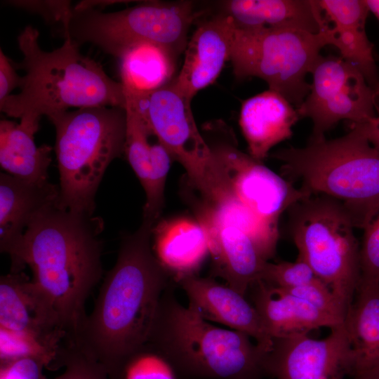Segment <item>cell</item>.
<instances>
[{
    "instance_id": "obj_1",
    "label": "cell",
    "mask_w": 379,
    "mask_h": 379,
    "mask_svg": "<svg viewBox=\"0 0 379 379\" xmlns=\"http://www.w3.org/2000/svg\"><path fill=\"white\" fill-rule=\"evenodd\" d=\"M154 224L143 219L122 237L92 312L67 340L100 363L110 379H120L127 361L146 346L161 295L173 281L152 251Z\"/></svg>"
},
{
    "instance_id": "obj_2",
    "label": "cell",
    "mask_w": 379,
    "mask_h": 379,
    "mask_svg": "<svg viewBox=\"0 0 379 379\" xmlns=\"http://www.w3.org/2000/svg\"><path fill=\"white\" fill-rule=\"evenodd\" d=\"M104 228L100 218L63 209L54 204L26 229L20 252L22 270L51 302L70 338L86 316L85 303L102 277Z\"/></svg>"
},
{
    "instance_id": "obj_3",
    "label": "cell",
    "mask_w": 379,
    "mask_h": 379,
    "mask_svg": "<svg viewBox=\"0 0 379 379\" xmlns=\"http://www.w3.org/2000/svg\"><path fill=\"white\" fill-rule=\"evenodd\" d=\"M39 34L28 25L18 36L22 53L15 65L25 72L20 92L0 102V109L8 117L39 121L69 108L120 107L126 109L124 86L110 78L102 66L83 55L79 44L67 34L61 46L42 50Z\"/></svg>"
},
{
    "instance_id": "obj_4",
    "label": "cell",
    "mask_w": 379,
    "mask_h": 379,
    "mask_svg": "<svg viewBox=\"0 0 379 379\" xmlns=\"http://www.w3.org/2000/svg\"><path fill=\"white\" fill-rule=\"evenodd\" d=\"M163 293L146 346L166 359L182 379H262L267 352L247 334L214 326L174 293Z\"/></svg>"
},
{
    "instance_id": "obj_5",
    "label": "cell",
    "mask_w": 379,
    "mask_h": 379,
    "mask_svg": "<svg viewBox=\"0 0 379 379\" xmlns=\"http://www.w3.org/2000/svg\"><path fill=\"white\" fill-rule=\"evenodd\" d=\"M272 157L304 191L342 203L356 227L363 229L379 209V151L355 126L342 137L310 138L303 147L283 148Z\"/></svg>"
},
{
    "instance_id": "obj_6",
    "label": "cell",
    "mask_w": 379,
    "mask_h": 379,
    "mask_svg": "<svg viewBox=\"0 0 379 379\" xmlns=\"http://www.w3.org/2000/svg\"><path fill=\"white\" fill-rule=\"evenodd\" d=\"M55 152L59 173L58 205L93 215L95 197L104 173L124 152L126 109L90 107L56 114Z\"/></svg>"
},
{
    "instance_id": "obj_7",
    "label": "cell",
    "mask_w": 379,
    "mask_h": 379,
    "mask_svg": "<svg viewBox=\"0 0 379 379\" xmlns=\"http://www.w3.org/2000/svg\"><path fill=\"white\" fill-rule=\"evenodd\" d=\"M288 211L298 256L331 288L347 314L361 278L360 245L352 215L342 203L322 194H307Z\"/></svg>"
},
{
    "instance_id": "obj_8",
    "label": "cell",
    "mask_w": 379,
    "mask_h": 379,
    "mask_svg": "<svg viewBox=\"0 0 379 379\" xmlns=\"http://www.w3.org/2000/svg\"><path fill=\"white\" fill-rule=\"evenodd\" d=\"M201 13L190 1H144L114 12L73 7L60 32L79 45L92 44L117 58L133 46L147 43L178 58L185 50L191 25Z\"/></svg>"
},
{
    "instance_id": "obj_9",
    "label": "cell",
    "mask_w": 379,
    "mask_h": 379,
    "mask_svg": "<svg viewBox=\"0 0 379 379\" xmlns=\"http://www.w3.org/2000/svg\"><path fill=\"white\" fill-rule=\"evenodd\" d=\"M173 81V80H172ZM133 109L186 171L203 203L215 205L230 194L221 168L196 124L191 100L171 81L147 92L124 90Z\"/></svg>"
},
{
    "instance_id": "obj_10",
    "label": "cell",
    "mask_w": 379,
    "mask_h": 379,
    "mask_svg": "<svg viewBox=\"0 0 379 379\" xmlns=\"http://www.w3.org/2000/svg\"><path fill=\"white\" fill-rule=\"evenodd\" d=\"M327 45L326 31L312 34L284 28H236L230 61L237 78L262 79L270 90L298 109L310 91L306 77Z\"/></svg>"
},
{
    "instance_id": "obj_11",
    "label": "cell",
    "mask_w": 379,
    "mask_h": 379,
    "mask_svg": "<svg viewBox=\"0 0 379 379\" xmlns=\"http://www.w3.org/2000/svg\"><path fill=\"white\" fill-rule=\"evenodd\" d=\"M205 138L222 171L230 195L268 222L278 226L280 215L310 194L241 151L226 125L206 127Z\"/></svg>"
},
{
    "instance_id": "obj_12",
    "label": "cell",
    "mask_w": 379,
    "mask_h": 379,
    "mask_svg": "<svg viewBox=\"0 0 379 379\" xmlns=\"http://www.w3.org/2000/svg\"><path fill=\"white\" fill-rule=\"evenodd\" d=\"M311 74L309 93L297 111L300 118L311 119L312 139L324 138L341 120L361 124L375 116L374 89L342 58L321 55Z\"/></svg>"
},
{
    "instance_id": "obj_13",
    "label": "cell",
    "mask_w": 379,
    "mask_h": 379,
    "mask_svg": "<svg viewBox=\"0 0 379 379\" xmlns=\"http://www.w3.org/2000/svg\"><path fill=\"white\" fill-rule=\"evenodd\" d=\"M266 376L275 379H345L352 376L354 357L345 323L324 338L308 334L272 339L265 353Z\"/></svg>"
},
{
    "instance_id": "obj_14",
    "label": "cell",
    "mask_w": 379,
    "mask_h": 379,
    "mask_svg": "<svg viewBox=\"0 0 379 379\" xmlns=\"http://www.w3.org/2000/svg\"><path fill=\"white\" fill-rule=\"evenodd\" d=\"M236 34L232 18L222 13L201 22L189 39L174 86L192 100L212 84L230 60Z\"/></svg>"
},
{
    "instance_id": "obj_15",
    "label": "cell",
    "mask_w": 379,
    "mask_h": 379,
    "mask_svg": "<svg viewBox=\"0 0 379 379\" xmlns=\"http://www.w3.org/2000/svg\"><path fill=\"white\" fill-rule=\"evenodd\" d=\"M0 327L56 345L67 337L53 305L22 272L0 278Z\"/></svg>"
},
{
    "instance_id": "obj_16",
    "label": "cell",
    "mask_w": 379,
    "mask_h": 379,
    "mask_svg": "<svg viewBox=\"0 0 379 379\" xmlns=\"http://www.w3.org/2000/svg\"><path fill=\"white\" fill-rule=\"evenodd\" d=\"M175 283L186 293L188 305L206 320L243 332L265 351L270 350L272 339L266 331L258 311L245 295L211 276H187Z\"/></svg>"
},
{
    "instance_id": "obj_17",
    "label": "cell",
    "mask_w": 379,
    "mask_h": 379,
    "mask_svg": "<svg viewBox=\"0 0 379 379\" xmlns=\"http://www.w3.org/2000/svg\"><path fill=\"white\" fill-rule=\"evenodd\" d=\"M58 186L33 183L0 173V251L9 255L11 272H22L20 257L25 232L46 208L58 203Z\"/></svg>"
},
{
    "instance_id": "obj_18",
    "label": "cell",
    "mask_w": 379,
    "mask_h": 379,
    "mask_svg": "<svg viewBox=\"0 0 379 379\" xmlns=\"http://www.w3.org/2000/svg\"><path fill=\"white\" fill-rule=\"evenodd\" d=\"M124 153L146 194L143 219L157 222L164 205V190L173 159L139 115L126 106Z\"/></svg>"
},
{
    "instance_id": "obj_19",
    "label": "cell",
    "mask_w": 379,
    "mask_h": 379,
    "mask_svg": "<svg viewBox=\"0 0 379 379\" xmlns=\"http://www.w3.org/2000/svg\"><path fill=\"white\" fill-rule=\"evenodd\" d=\"M248 291L250 302L272 339L308 334L322 327L332 328L344 324L304 300L261 279L253 283Z\"/></svg>"
},
{
    "instance_id": "obj_20",
    "label": "cell",
    "mask_w": 379,
    "mask_h": 379,
    "mask_svg": "<svg viewBox=\"0 0 379 379\" xmlns=\"http://www.w3.org/2000/svg\"><path fill=\"white\" fill-rule=\"evenodd\" d=\"M208 239L212 260L211 277H219L243 295L260 279L266 261L252 239L237 227L198 218Z\"/></svg>"
},
{
    "instance_id": "obj_21",
    "label": "cell",
    "mask_w": 379,
    "mask_h": 379,
    "mask_svg": "<svg viewBox=\"0 0 379 379\" xmlns=\"http://www.w3.org/2000/svg\"><path fill=\"white\" fill-rule=\"evenodd\" d=\"M329 25L328 45L335 46L341 58L357 68L373 89L379 77L373 53V44L366 33L369 12L366 0H318Z\"/></svg>"
},
{
    "instance_id": "obj_22",
    "label": "cell",
    "mask_w": 379,
    "mask_h": 379,
    "mask_svg": "<svg viewBox=\"0 0 379 379\" xmlns=\"http://www.w3.org/2000/svg\"><path fill=\"white\" fill-rule=\"evenodd\" d=\"M239 29L284 28L319 34L329 25L318 0H229L221 3Z\"/></svg>"
},
{
    "instance_id": "obj_23",
    "label": "cell",
    "mask_w": 379,
    "mask_h": 379,
    "mask_svg": "<svg viewBox=\"0 0 379 379\" xmlns=\"http://www.w3.org/2000/svg\"><path fill=\"white\" fill-rule=\"evenodd\" d=\"M152 239L154 255L175 283L198 275L209 255L207 233L198 219L178 217L159 221L152 227Z\"/></svg>"
},
{
    "instance_id": "obj_24",
    "label": "cell",
    "mask_w": 379,
    "mask_h": 379,
    "mask_svg": "<svg viewBox=\"0 0 379 379\" xmlns=\"http://www.w3.org/2000/svg\"><path fill=\"white\" fill-rule=\"evenodd\" d=\"M300 118L295 107L270 89L244 100L239 125L249 154L262 162L272 147L291 138L292 128Z\"/></svg>"
},
{
    "instance_id": "obj_25",
    "label": "cell",
    "mask_w": 379,
    "mask_h": 379,
    "mask_svg": "<svg viewBox=\"0 0 379 379\" xmlns=\"http://www.w3.org/2000/svg\"><path fill=\"white\" fill-rule=\"evenodd\" d=\"M39 122L20 119L19 124L0 121V165L5 173L33 183L48 182L52 147L36 146L34 135Z\"/></svg>"
},
{
    "instance_id": "obj_26",
    "label": "cell",
    "mask_w": 379,
    "mask_h": 379,
    "mask_svg": "<svg viewBox=\"0 0 379 379\" xmlns=\"http://www.w3.org/2000/svg\"><path fill=\"white\" fill-rule=\"evenodd\" d=\"M344 323L354 357L352 376L379 366V284H359Z\"/></svg>"
},
{
    "instance_id": "obj_27",
    "label": "cell",
    "mask_w": 379,
    "mask_h": 379,
    "mask_svg": "<svg viewBox=\"0 0 379 379\" xmlns=\"http://www.w3.org/2000/svg\"><path fill=\"white\" fill-rule=\"evenodd\" d=\"M118 58L120 82L126 91H151L166 86L174 79L178 58L159 46L137 44Z\"/></svg>"
},
{
    "instance_id": "obj_28",
    "label": "cell",
    "mask_w": 379,
    "mask_h": 379,
    "mask_svg": "<svg viewBox=\"0 0 379 379\" xmlns=\"http://www.w3.org/2000/svg\"><path fill=\"white\" fill-rule=\"evenodd\" d=\"M197 216L238 228L252 239L266 261L274 256L279 239L278 226L261 218L232 195L215 205L200 204Z\"/></svg>"
},
{
    "instance_id": "obj_29",
    "label": "cell",
    "mask_w": 379,
    "mask_h": 379,
    "mask_svg": "<svg viewBox=\"0 0 379 379\" xmlns=\"http://www.w3.org/2000/svg\"><path fill=\"white\" fill-rule=\"evenodd\" d=\"M64 343L56 345L0 327V363L22 357H39L46 361L48 369L55 370Z\"/></svg>"
},
{
    "instance_id": "obj_30",
    "label": "cell",
    "mask_w": 379,
    "mask_h": 379,
    "mask_svg": "<svg viewBox=\"0 0 379 379\" xmlns=\"http://www.w3.org/2000/svg\"><path fill=\"white\" fill-rule=\"evenodd\" d=\"M169 361L145 346L125 364L120 379H179Z\"/></svg>"
},
{
    "instance_id": "obj_31",
    "label": "cell",
    "mask_w": 379,
    "mask_h": 379,
    "mask_svg": "<svg viewBox=\"0 0 379 379\" xmlns=\"http://www.w3.org/2000/svg\"><path fill=\"white\" fill-rule=\"evenodd\" d=\"M65 371L55 379H110L105 368L74 345L65 342L55 364Z\"/></svg>"
},
{
    "instance_id": "obj_32",
    "label": "cell",
    "mask_w": 379,
    "mask_h": 379,
    "mask_svg": "<svg viewBox=\"0 0 379 379\" xmlns=\"http://www.w3.org/2000/svg\"><path fill=\"white\" fill-rule=\"evenodd\" d=\"M317 279L319 278L310 265L298 256L293 262H267L260 277L269 284L286 289L306 284Z\"/></svg>"
},
{
    "instance_id": "obj_33",
    "label": "cell",
    "mask_w": 379,
    "mask_h": 379,
    "mask_svg": "<svg viewBox=\"0 0 379 379\" xmlns=\"http://www.w3.org/2000/svg\"><path fill=\"white\" fill-rule=\"evenodd\" d=\"M359 284H379V209L363 227Z\"/></svg>"
},
{
    "instance_id": "obj_34",
    "label": "cell",
    "mask_w": 379,
    "mask_h": 379,
    "mask_svg": "<svg viewBox=\"0 0 379 379\" xmlns=\"http://www.w3.org/2000/svg\"><path fill=\"white\" fill-rule=\"evenodd\" d=\"M282 289L345 322L347 314L345 310L331 288L319 279L298 287Z\"/></svg>"
},
{
    "instance_id": "obj_35",
    "label": "cell",
    "mask_w": 379,
    "mask_h": 379,
    "mask_svg": "<svg viewBox=\"0 0 379 379\" xmlns=\"http://www.w3.org/2000/svg\"><path fill=\"white\" fill-rule=\"evenodd\" d=\"M7 4L40 15L49 23L66 22L73 6L69 1H8Z\"/></svg>"
},
{
    "instance_id": "obj_36",
    "label": "cell",
    "mask_w": 379,
    "mask_h": 379,
    "mask_svg": "<svg viewBox=\"0 0 379 379\" xmlns=\"http://www.w3.org/2000/svg\"><path fill=\"white\" fill-rule=\"evenodd\" d=\"M0 364V379H44L43 368H48L44 359L33 357Z\"/></svg>"
},
{
    "instance_id": "obj_37",
    "label": "cell",
    "mask_w": 379,
    "mask_h": 379,
    "mask_svg": "<svg viewBox=\"0 0 379 379\" xmlns=\"http://www.w3.org/2000/svg\"><path fill=\"white\" fill-rule=\"evenodd\" d=\"M22 77L18 75L15 65L0 49V102L10 95L13 90L19 88Z\"/></svg>"
},
{
    "instance_id": "obj_38",
    "label": "cell",
    "mask_w": 379,
    "mask_h": 379,
    "mask_svg": "<svg viewBox=\"0 0 379 379\" xmlns=\"http://www.w3.org/2000/svg\"><path fill=\"white\" fill-rule=\"evenodd\" d=\"M374 106L375 114L373 118L366 123L351 126L357 127L379 151V84L374 89Z\"/></svg>"
},
{
    "instance_id": "obj_39",
    "label": "cell",
    "mask_w": 379,
    "mask_h": 379,
    "mask_svg": "<svg viewBox=\"0 0 379 379\" xmlns=\"http://www.w3.org/2000/svg\"><path fill=\"white\" fill-rule=\"evenodd\" d=\"M352 379H379V366L356 373Z\"/></svg>"
},
{
    "instance_id": "obj_40",
    "label": "cell",
    "mask_w": 379,
    "mask_h": 379,
    "mask_svg": "<svg viewBox=\"0 0 379 379\" xmlns=\"http://www.w3.org/2000/svg\"><path fill=\"white\" fill-rule=\"evenodd\" d=\"M366 3L371 11L379 21V0H366Z\"/></svg>"
}]
</instances>
